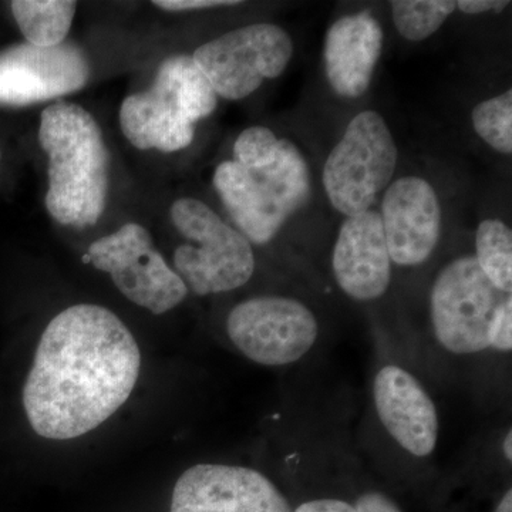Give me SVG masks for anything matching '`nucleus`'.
I'll use <instances>...</instances> for the list:
<instances>
[{"label":"nucleus","instance_id":"nucleus-6","mask_svg":"<svg viewBox=\"0 0 512 512\" xmlns=\"http://www.w3.org/2000/svg\"><path fill=\"white\" fill-rule=\"evenodd\" d=\"M397 154L383 117L372 110L357 114L323 167V187L333 208L346 218L369 211L392 183Z\"/></svg>","mask_w":512,"mask_h":512},{"label":"nucleus","instance_id":"nucleus-16","mask_svg":"<svg viewBox=\"0 0 512 512\" xmlns=\"http://www.w3.org/2000/svg\"><path fill=\"white\" fill-rule=\"evenodd\" d=\"M383 29L369 12L343 16L325 37L326 76L333 92L346 99L363 96L382 56Z\"/></svg>","mask_w":512,"mask_h":512},{"label":"nucleus","instance_id":"nucleus-22","mask_svg":"<svg viewBox=\"0 0 512 512\" xmlns=\"http://www.w3.org/2000/svg\"><path fill=\"white\" fill-rule=\"evenodd\" d=\"M355 512H403L392 498L379 491H369L360 495L353 505Z\"/></svg>","mask_w":512,"mask_h":512},{"label":"nucleus","instance_id":"nucleus-9","mask_svg":"<svg viewBox=\"0 0 512 512\" xmlns=\"http://www.w3.org/2000/svg\"><path fill=\"white\" fill-rule=\"evenodd\" d=\"M508 295L497 291L474 256H461L441 269L431 289V322L440 345L454 355L488 348L495 309Z\"/></svg>","mask_w":512,"mask_h":512},{"label":"nucleus","instance_id":"nucleus-3","mask_svg":"<svg viewBox=\"0 0 512 512\" xmlns=\"http://www.w3.org/2000/svg\"><path fill=\"white\" fill-rule=\"evenodd\" d=\"M214 187L238 231L256 245L271 242L312 197L309 165L285 138L254 164L231 160L218 165Z\"/></svg>","mask_w":512,"mask_h":512},{"label":"nucleus","instance_id":"nucleus-5","mask_svg":"<svg viewBox=\"0 0 512 512\" xmlns=\"http://www.w3.org/2000/svg\"><path fill=\"white\" fill-rule=\"evenodd\" d=\"M170 214L177 231L192 242L174 252L175 272L187 288L207 296L247 284L255 272V255L238 229L195 198L175 201Z\"/></svg>","mask_w":512,"mask_h":512},{"label":"nucleus","instance_id":"nucleus-28","mask_svg":"<svg viewBox=\"0 0 512 512\" xmlns=\"http://www.w3.org/2000/svg\"><path fill=\"white\" fill-rule=\"evenodd\" d=\"M0 161H2V153H0Z\"/></svg>","mask_w":512,"mask_h":512},{"label":"nucleus","instance_id":"nucleus-11","mask_svg":"<svg viewBox=\"0 0 512 512\" xmlns=\"http://www.w3.org/2000/svg\"><path fill=\"white\" fill-rule=\"evenodd\" d=\"M90 66L82 49L20 43L0 52V106L23 107L83 89Z\"/></svg>","mask_w":512,"mask_h":512},{"label":"nucleus","instance_id":"nucleus-21","mask_svg":"<svg viewBox=\"0 0 512 512\" xmlns=\"http://www.w3.org/2000/svg\"><path fill=\"white\" fill-rule=\"evenodd\" d=\"M488 348L498 352H511L512 349V299L508 295L495 309L490 329Z\"/></svg>","mask_w":512,"mask_h":512},{"label":"nucleus","instance_id":"nucleus-20","mask_svg":"<svg viewBox=\"0 0 512 512\" xmlns=\"http://www.w3.org/2000/svg\"><path fill=\"white\" fill-rule=\"evenodd\" d=\"M474 130L498 153H512V90L477 104L471 113Z\"/></svg>","mask_w":512,"mask_h":512},{"label":"nucleus","instance_id":"nucleus-2","mask_svg":"<svg viewBox=\"0 0 512 512\" xmlns=\"http://www.w3.org/2000/svg\"><path fill=\"white\" fill-rule=\"evenodd\" d=\"M39 143L49 161L47 212L66 227L96 225L109 191V151L96 119L77 104H52L40 116Z\"/></svg>","mask_w":512,"mask_h":512},{"label":"nucleus","instance_id":"nucleus-19","mask_svg":"<svg viewBox=\"0 0 512 512\" xmlns=\"http://www.w3.org/2000/svg\"><path fill=\"white\" fill-rule=\"evenodd\" d=\"M392 6L393 22L400 35L410 42H421L434 35L457 9L451 0H396Z\"/></svg>","mask_w":512,"mask_h":512},{"label":"nucleus","instance_id":"nucleus-17","mask_svg":"<svg viewBox=\"0 0 512 512\" xmlns=\"http://www.w3.org/2000/svg\"><path fill=\"white\" fill-rule=\"evenodd\" d=\"M10 9L26 43L55 47L66 42L77 3L70 0H15L10 3Z\"/></svg>","mask_w":512,"mask_h":512},{"label":"nucleus","instance_id":"nucleus-18","mask_svg":"<svg viewBox=\"0 0 512 512\" xmlns=\"http://www.w3.org/2000/svg\"><path fill=\"white\" fill-rule=\"evenodd\" d=\"M474 258L494 288L511 295L512 232L504 221L494 218L478 225Z\"/></svg>","mask_w":512,"mask_h":512},{"label":"nucleus","instance_id":"nucleus-12","mask_svg":"<svg viewBox=\"0 0 512 512\" xmlns=\"http://www.w3.org/2000/svg\"><path fill=\"white\" fill-rule=\"evenodd\" d=\"M170 512H293L264 474L228 464H197L175 483Z\"/></svg>","mask_w":512,"mask_h":512},{"label":"nucleus","instance_id":"nucleus-15","mask_svg":"<svg viewBox=\"0 0 512 512\" xmlns=\"http://www.w3.org/2000/svg\"><path fill=\"white\" fill-rule=\"evenodd\" d=\"M373 397L379 419L397 443L416 457L433 453L439 439V414L419 380L399 366L377 373Z\"/></svg>","mask_w":512,"mask_h":512},{"label":"nucleus","instance_id":"nucleus-10","mask_svg":"<svg viewBox=\"0 0 512 512\" xmlns=\"http://www.w3.org/2000/svg\"><path fill=\"white\" fill-rule=\"evenodd\" d=\"M227 332L242 355L262 366L301 360L318 339V320L305 303L285 296H258L229 312Z\"/></svg>","mask_w":512,"mask_h":512},{"label":"nucleus","instance_id":"nucleus-8","mask_svg":"<svg viewBox=\"0 0 512 512\" xmlns=\"http://www.w3.org/2000/svg\"><path fill=\"white\" fill-rule=\"evenodd\" d=\"M292 56V37L284 28L255 23L205 43L192 59L218 97L241 100L281 76Z\"/></svg>","mask_w":512,"mask_h":512},{"label":"nucleus","instance_id":"nucleus-14","mask_svg":"<svg viewBox=\"0 0 512 512\" xmlns=\"http://www.w3.org/2000/svg\"><path fill=\"white\" fill-rule=\"evenodd\" d=\"M333 274L342 291L356 301H375L392 281V259L380 212L346 218L332 256Z\"/></svg>","mask_w":512,"mask_h":512},{"label":"nucleus","instance_id":"nucleus-4","mask_svg":"<svg viewBox=\"0 0 512 512\" xmlns=\"http://www.w3.org/2000/svg\"><path fill=\"white\" fill-rule=\"evenodd\" d=\"M218 96L192 56L161 63L153 86L131 94L121 104L120 126L138 150L174 153L195 136V123L217 109Z\"/></svg>","mask_w":512,"mask_h":512},{"label":"nucleus","instance_id":"nucleus-1","mask_svg":"<svg viewBox=\"0 0 512 512\" xmlns=\"http://www.w3.org/2000/svg\"><path fill=\"white\" fill-rule=\"evenodd\" d=\"M140 369V348L116 313L90 303L70 306L37 345L23 387L30 426L49 440L84 436L127 402Z\"/></svg>","mask_w":512,"mask_h":512},{"label":"nucleus","instance_id":"nucleus-13","mask_svg":"<svg viewBox=\"0 0 512 512\" xmlns=\"http://www.w3.org/2000/svg\"><path fill=\"white\" fill-rule=\"evenodd\" d=\"M380 217L390 259L397 265L423 264L439 244V197L423 178L403 177L393 181L384 192Z\"/></svg>","mask_w":512,"mask_h":512},{"label":"nucleus","instance_id":"nucleus-24","mask_svg":"<svg viewBox=\"0 0 512 512\" xmlns=\"http://www.w3.org/2000/svg\"><path fill=\"white\" fill-rule=\"evenodd\" d=\"M293 512H355L353 505L336 498H319L299 505Z\"/></svg>","mask_w":512,"mask_h":512},{"label":"nucleus","instance_id":"nucleus-7","mask_svg":"<svg viewBox=\"0 0 512 512\" xmlns=\"http://www.w3.org/2000/svg\"><path fill=\"white\" fill-rule=\"evenodd\" d=\"M83 262L109 274L128 301L154 315L177 308L187 298L183 279L154 247L150 232L136 222L94 241Z\"/></svg>","mask_w":512,"mask_h":512},{"label":"nucleus","instance_id":"nucleus-27","mask_svg":"<svg viewBox=\"0 0 512 512\" xmlns=\"http://www.w3.org/2000/svg\"><path fill=\"white\" fill-rule=\"evenodd\" d=\"M503 451L504 457L507 458L508 461L512 460V431H508L507 436H505L503 443Z\"/></svg>","mask_w":512,"mask_h":512},{"label":"nucleus","instance_id":"nucleus-26","mask_svg":"<svg viewBox=\"0 0 512 512\" xmlns=\"http://www.w3.org/2000/svg\"><path fill=\"white\" fill-rule=\"evenodd\" d=\"M494 512H512V491L508 490L501 498L500 504L497 505Z\"/></svg>","mask_w":512,"mask_h":512},{"label":"nucleus","instance_id":"nucleus-23","mask_svg":"<svg viewBox=\"0 0 512 512\" xmlns=\"http://www.w3.org/2000/svg\"><path fill=\"white\" fill-rule=\"evenodd\" d=\"M241 2H224V0H157L153 2L157 8L168 12H187V10H202L235 6Z\"/></svg>","mask_w":512,"mask_h":512},{"label":"nucleus","instance_id":"nucleus-25","mask_svg":"<svg viewBox=\"0 0 512 512\" xmlns=\"http://www.w3.org/2000/svg\"><path fill=\"white\" fill-rule=\"evenodd\" d=\"M508 6H510V2H505V0H501V2L498 0H461V2H457V8L466 15H480L485 12L500 13Z\"/></svg>","mask_w":512,"mask_h":512}]
</instances>
